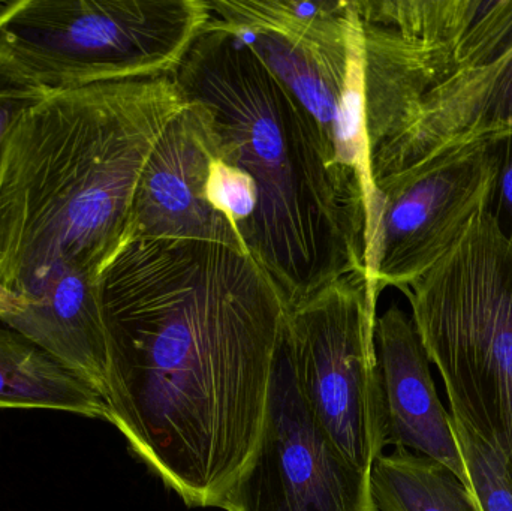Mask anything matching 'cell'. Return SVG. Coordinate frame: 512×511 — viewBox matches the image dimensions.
<instances>
[{
  "instance_id": "6da1fadb",
  "label": "cell",
  "mask_w": 512,
  "mask_h": 511,
  "mask_svg": "<svg viewBox=\"0 0 512 511\" xmlns=\"http://www.w3.org/2000/svg\"><path fill=\"white\" fill-rule=\"evenodd\" d=\"M108 423L188 507L254 459L289 309L246 251L135 237L99 278Z\"/></svg>"
},
{
  "instance_id": "7a4b0ae2",
  "label": "cell",
  "mask_w": 512,
  "mask_h": 511,
  "mask_svg": "<svg viewBox=\"0 0 512 511\" xmlns=\"http://www.w3.org/2000/svg\"><path fill=\"white\" fill-rule=\"evenodd\" d=\"M186 99L170 75L51 90L15 123L0 164V287L101 278L128 242L144 165Z\"/></svg>"
},
{
  "instance_id": "3957f363",
  "label": "cell",
  "mask_w": 512,
  "mask_h": 511,
  "mask_svg": "<svg viewBox=\"0 0 512 511\" xmlns=\"http://www.w3.org/2000/svg\"><path fill=\"white\" fill-rule=\"evenodd\" d=\"M209 114L219 158L254 189L243 236L289 312L345 276L366 278V207L336 176L312 117L242 39L207 23L173 75Z\"/></svg>"
},
{
  "instance_id": "277c9868",
  "label": "cell",
  "mask_w": 512,
  "mask_h": 511,
  "mask_svg": "<svg viewBox=\"0 0 512 511\" xmlns=\"http://www.w3.org/2000/svg\"><path fill=\"white\" fill-rule=\"evenodd\" d=\"M402 291L451 416L499 456L512 479V243L483 210Z\"/></svg>"
},
{
  "instance_id": "5b68a950",
  "label": "cell",
  "mask_w": 512,
  "mask_h": 511,
  "mask_svg": "<svg viewBox=\"0 0 512 511\" xmlns=\"http://www.w3.org/2000/svg\"><path fill=\"white\" fill-rule=\"evenodd\" d=\"M207 0H18L0 8V57L45 90L176 74Z\"/></svg>"
},
{
  "instance_id": "8992f818",
  "label": "cell",
  "mask_w": 512,
  "mask_h": 511,
  "mask_svg": "<svg viewBox=\"0 0 512 511\" xmlns=\"http://www.w3.org/2000/svg\"><path fill=\"white\" fill-rule=\"evenodd\" d=\"M378 314L364 276L339 279L289 312L285 341L298 393L331 443L372 471L385 447Z\"/></svg>"
},
{
  "instance_id": "52a82bcc",
  "label": "cell",
  "mask_w": 512,
  "mask_h": 511,
  "mask_svg": "<svg viewBox=\"0 0 512 511\" xmlns=\"http://www.w3.org/2000/svg\"><path fill=\"white\" fill-rule=\"evenodd\" d=\"M498 140L382 179L367 207L364 267L370 302L432 269L489 209Z\"/></svg>"
},
{
  "instance_id": "ba28073f",
  "label": "cell",
  "mask_w": 512,
  "mask_h": 511,
  "mask_svg": "<svg viewBox=\"0 0 512 511\" xmlns=\"http://www.w3.org/2000/svg\"><path fill=\"white\" fill-rule=\"evenodd\" d=\"M219 509L378 511L370 471L355 467L339 452L298 393L285 333L261 441Z\"/></svg>"
},
{
  "instance_id": "9c48e42d",
  "label": "cell",
  "mask_w": 512,
  "mask_h": 511,
  "mask_svg": "<svg viewBox=\"0 0 512 511\" xmlns=\"http://www.w3.org/2000/svg\"><path fill=\"white\" fill-rule=\"evenodd\" d=\"M216 147L206 108L186 99L153 147L135 189L128 240H197L246 251L207 197Z\"/></svg>"
},
{
  "instance_id": "30bf717a",
  "label": "cell",
  "mask_w": 512,
  "mask_h": 511,
  "mask_svg": "<svg viewBox=\"0 0 512 511\" xmlns=\"http://www.w3.org/2000/svg\"><path fill=\"white\" fill-rule=\"evenodd\" d=\"M512 135V45L427 93L370 159L382 179Z\"/></svg>"
},
{
  "instance_id": "8fae6325",
  "label": "cell",
  "mask_w": 512,
  "mask_h": 511,
  "mask_svg": "<svg viewBox=\"0 0 512 511\" xmlns=\"http://www.w3.org/2000/svg\"><path fill=\"white\" fill-rule=\"evenodd\" d=\"M376 356L385 410V446L414 450L444 465L468 488L462 453L430 374L414 321L397 305L376 320Z\"/></svg>"
},
{
  "instance_id": "7c38bea8",
  "label": "cell",
  "mask_w": 512,
  "mask_h": 511,
  "mask_svg": "<svg viewBox=\"0 0 512 511\" xmlns=\"http://www.w3.org/2000/svg\"><path fill=\"white\" fill-rule=\"evenodd\" d=\"M0 324L50 354L105 401L108 350L99 278L65 270L35 296L17 297Z\"/></svg>"
},
{
  "instance_id": "4fadbf2b",
  "label": "cell",
  "mask_w": 512,
  "mask_h": 511,
  "mask_svg": "<svg viewBox=\"0 0 512 511\" xmlns=\"http://www.w3.org/2000/svg\"><path fill=\"white\" fill-rule=\"evenodd\" d=\"M0 408L53 410L108 422L99 393L56 359L0 324Z\"/></svg>"
},
{
  "instance_id": "5bb4252c",
  "label": "cell",
  "mask_w": 512,
  "mask_h": 511,
  "mask_svg": "<svg viewBox=\"0 0 512 511\" xmlns=\"http://www.w3.org/2000/svg\"><path fill=\"white\" fill-rule=\"evenodd\" d=\"M370 485L378 511H480L448 468L405 449L376 459Z\"/></svg>"
},
{
  "instance_id": "9a60e30c",
  "label": "cell",
  "mask_w": 512,
  "mask_h": 511,
  "mask_svg": "<svg viewBox=\"0 0 512 511\" xmlns=\"http://www.w3.org/2000/svg\"><path fill=\"white\" fill-rule=\"evenodd\" d=\"M468 489L480 511H512V479L504 462L471 429L453 417Z\"/></svg>"
},
{
  "instance_id": "2e32d148",
  "label": "cell",
  "mask_w": 512,
  "mask_h": 511,
  "mask_svg": "<svg viewBox=\"0 0 512 511\" xmlns=\"http://www.w3.org/2000/svg\"><path fill=\"white\" fill-rule=\"evenodd\" d=\"M48 90L17 71L0 57V164L6 140L26 111L45 98Z\"/></svg>"
},
{
  "instance_id": "e0dca14e",
  "label": "cell",
  "mask_w": 512,
  "mask_h": 511,
  "mask_svg": "<svg viewBox=\"0 0 512 511\" xmlns=\"http://www.w3.org/2000/svg\"><path fill=\"white\" fill-rule=\"evenodd\" d=\"M487 212L502 236L512 243V135L498 140V176Z\"/></svg>"
},
{
  "instance_id": "ac0fdd59",
  "label": "cell",
  "mask_w": 512,
  "mask_h": 511,
  "mask_svg": "<svg viewBox=\"0 0 512 511\" xmlns=\"http://www.w3.org/2000/svg\"><path fill=\"white\" fill-rule=\"evenodd\" d=\"M15 303H17V297L0 287V317L11 311Z\"/></svg>"
},
{
  "instance_id": "d6986e66",
  "label": "cell",
  "mask_w": 512,
  "mask_h": 511,
  "mask_svg": "<svg viewBox=\"0 0 512 511\" xmlns=\"http://www.w3.org/2000/svg\"><path fill=\"white\" fill-rule=\"evenodd\" d=\"M3 3H5V2H0V8H2V6H3Z\"/></svg>"
}]
</instances>
